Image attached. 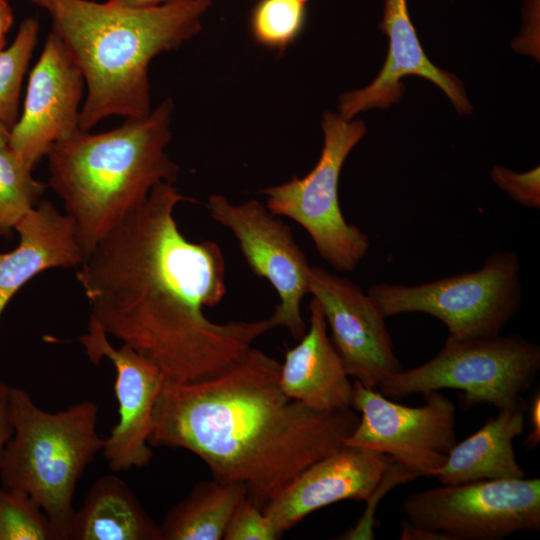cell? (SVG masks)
Returning a JSON list of instances; mask_svg holds the SVG:
<instances>
[{
	"label": "cell",
	"mask_w": 540,
	"mask_h": 540,
	"mask_svg": "<svg viewBox=\"0 0 540 540\" xmlns=\"http://www.w3.org/2000/svg\"><path fill=\"white\" fill-rule=\"evenodd\" d=\"M392 460L343 444L298 473L262 510L283 533L325 506L342 500L367 501Z\"/></svg>",
	"instance_id": "15"
},
{
	"label": "cell",
	"mask_w": 540,
	"mask_h": 540,
	"mask_svg": "<svg viewBox=\"0 0 540 540\" xmlns=\"http://www.w3.org/2000/svg\"><path fill=\"white\" fill-rule=\"evenodd\" d=\"M0 540H59L49 518L26 493L0 487Z\"/></svg>",
	"instance_id": "25"
},
{
	"label": "cell",
	"mask_w": 540,
	"mask_h": 540,
	"mask_svg": "<svg viewBox=\"0 0 540 540\" xmlns=\"http://www.w3.org/2000/svg\"><path fill=\"white\" fill-rule=\"evenodd\" d=\"M540 368V347L520 334L458 340L448 336L424 364L400 370L378 387L387 398L441 389L463 392L464 404H491L497 410L525 405L522 394Z\"/></svg>",
	"instance_id": "6"
},
{
	"label": "cell",
	"mask_w": 540,
	"mask_h": 540,
	"mask_svg": "<svg viewBox=\"0 0 540 540\" xmlns=\"http://www.w3.org/2000/svg\"><path fill=\"white\" fill-rule=\"evenodd\" d=\"M6 45V36L4 34H0V51L5 48Z\"/></svg>",
	"instance_id": "34"
},
{
	"label": "cell",
	"mask_w": 540,
	"mask_h": 540,
	"mask_svg": "<svg viewBox=\"0 0 540 540\" xmlns=\"http://www.w3.org/2000/svg\"><path fill=\"white\" fill-rule=\"evenodd\" d=\"M208 210L213 220L233 233L251 271L275 289L279 303L270 316L275 326L300 340L307 330L301 302L309 293L311 266L290 226L256 199L234 204L213 194Z\"/></svg>",
	"instance_id": "11"
},
{
	"label": "cell",
	"mask_w": 540,
	"mask_h": 540,
	"mask_svg": "<svg viewBox=\"0 0 540 540\" xmlns=\"http://www.w3.org/2000/svg\"><path fill=\"white\" fill-rule=\"evenodd\" d=\"M309 293L319 302L331 341L347 374L363 386L379 385L402 368L376 301L345 277L311 266Z\"/></svg>",
	"instance_id": "12"
},
{
	"label": "cell",
	"mask_w": 540,
	"mask_h": 540,
	"mask_svg": "<svg viewBox=\"0 0 540 540\" xmlns=\"http://www.w3.org/2000/svg\"><path fill=\"white\" fill-rule=\"evenodd\" d=\"M368 293L386 318L424 313L454 339L488 337L501 334L520 307V264L515 252L498 251L476 271L418 285L377 283Z\"/></svg>",
	"instance_id": "7"
},
{
	"label": "cell",
	"mask_w": 540,
	"mask_h": 540,
	"mask_svg": "<svg viewBox=\"0 0 540 540\" xmlns=\"http://www.w3.org/2000/svg\"><path fill=\"white\" fill-rule=\"evenodd\" d=\"M402 540H445L444 536L427 528L418 527L406 519L402 523V531L400 533Z\"/></svg>",
	"instance_id": "30"
},
{
	"label": "cell",
	"mask_w": 540,
	"mask_h": 540,
	"mask_svg": "<svg viewBox=\"0 0 540 540\" xmlns=\"http://www.w3.org/2000/svg\"><path fill=\"white\" fill-rule=\"evenodd\" d=\"M13 12L7 0H0V34L6 35L13 24Z\"/></svg>",
	"instance_id": "31"
},
{
	"label": "cell",
	"mask_w": 540,
	"mask_h": 540,
	"mask_svg": "<svg viewBox=\"0 0 540 540\" xmlns=\"http://www.w3.org/2000/svg\"><path fill=\"white\" fill-rule=\"evenodd\" d=\"M408 494L402 511L411 524L445 540H499L540 530V479L480 480Z\"/></svg>",
	"instance_id": "9"
},
{
	"label": "cell",
	"mask_w": 540,
	"mask_h": 540,
	"mask_svg": "<svg viewBox=\"0 0 540 540\" xmlns=\"http://www.w3.org/2000/svg\"><path fill=\"white\" fill-rule=\"evenodd\" d=\"M310 0H258L250 14L253 39L263 47L283 52L302 33Z\"/></svg>",
	"instance_id": "23"
},
{
	"label": "cell",
	"mask_w": 540,
	"mask_h": 540,
	"mask_svg": "<svg viewBox=\"0 0 540 540\" xmlns=\"http://www.w3.org/2000/svg\"><path fill=\"white\" fill-rule=\"evenodd\" d=\"M247 496L242 484L213 479L197 483L171 507L160 525L162 540H220L237 505Z\"/></svg>",
	"instance_id": "21"
},
{
	"label": "cell",
	"mask_w": 540,
	"mask_h": 540,
	"mask_svg": "<svg viewBox=\"0 0 540 540\" xmlns=\"http://www.w3.org/2000/svg\"><path fill=\"white\" fill-rule=\"evenodd\" d=\"M189 200L173 183L157 184L76 273L90 318L176 383L222 373L276 327L270 317L219 324L204 315L226 295L225 260L215 241L192 242L179 230L174 210Z\"/></svg>",
	"instance_id": "1"
},
{
	"label": "cell",
	"mask_w": 540,
	"mask_h": 540,
	"mask_svg": "<svg viewBox=\"0 0 540 540\" xmlns=\"http://www.w3.org/2000/svg\"><path fill=\"white\" fill-rule=\"evenodd\" d=\"M321 128L324 145L315 167L304 177L265 188L266 207L298 223L311 237L319 255L335 270L354 271L366 256L370 241L366 233L343 216L338 183L343 164L364 137L362 120H345L325 112Z\"/></svg>",
	"instance_id": "8"
},
{
	"label": "cell",
	"mask_w": 540,
	"mask_h": 540,
	"mask_svg": "<svg viewBox=\"0 0 540 540\" xmlns=\"http://www.w3.org/2000/svg\"><path fill=\"white\" fill-rule=\"evenodd\" d=\"M18 245L0 253V317L28 281L52 268L79 267L85 258L72 219L40 201L15 226Z\"/></svg>",
	"instance_id": "17"
},
{
	"label": "cell",
	"mask_w": 540,
	"mask_h": 540,
	"mask_svg": "<svg viewBox=\"0 0 540 540\" xmlns=\"http://www.w3.org/2000/svg\"><path fill=\"white\" fill-rule=\"evenodd\" d=\"M88 359L98 364L109 359L116 371L115 395L119 421L104 439L102 454L114 472L149 465L153 452L148 443L153 412L166 381L158 368L127 344L115 348L106 332L89 318L87 332L79 337Z\"/></svg>",
	"instance_id": "13"
},
{
	"label": "cell",
	"mask_w": 540,
	"mask_h": 540,
	"mask_svg": "<svg viewBox=\"0 0 540 540\" xmlns=\"http://www.w3.org/2000/svg\"><path fill=\"white\" fill-rule=\"evenodd\" d=\"M10 135L11 127L0 121V151L9 146Z\"/></svg>",
	"instance_id": "33"
},
{
	"label": "cell",
	"mask_w": 540,
	"mask_h": 540,
	"mask_svg": "<svg viewBox=\"0 0 540 540\" xmlns=\"http://www.w3.org/2000/svg\"><path fill=\"white\" fill-rule=\"evenodd\" d=\"M309 328L280 365L279 383L291 399L317 411L351 408L353 384L327 333L319 302L309 304Z\"/></svg>",
	"instance_id": "18"
},
{
	"label": "cell",
	"mask_w": 540,
	"mask_h": 540,
	"mask_svg": "<svg viewBox=\"0 0 540 540\" xmlns=\"http://www.w3.org/2000/svg\"><path fill=\"white\" fill-rule=\"evenodd\" d=\"M423 395L422 406H405L355 381L351 408L361 416L343 444L387 455L417 476H434L456 444V408L440 390Z\"/></svg>",
	"instance_id": "10"
},
{
	"label": "cell",
	"mask_w": 540,
	"mask_h": 540,
	"mask_svg": "<svg viewBox=\"0 0 540 540\" xmlns=\"http://www.w3.org/2000/svg\"><path fill=\"white\" fill-rule=\"evenodd\" d=\"M46 10L55 32L81 70L87 93L79 127L110 116L151 111L149 65L202 29L212 0H169L130 8L90 0H29Z\"/></svg>",
	"instance_id": "3"
},
{
	"label": "cell",
	"mask_w": 540,
	"mask_h": 540,
	"mask_svg": "<svg viewBox=\"0 0 540 540\" xmlns=\"http://www.w3.org/2000/svg\"><path fill=\"white\" fill-rule=\"evenodd\" d=\"M173 111L167 98L143 117L100 133L78 129L49 150V184L85 257L157 184L177 180L179 167L166 152Z\"/></svg>",
	"instance_id": "4"
},
{
	"label": "cell",
	"mask_w": 540,
	"mask_h": 540,
	"mask_svg": "<svg viewBox=\"0 0 540 540\" xmlns=\"http://www.w3.org/2000/svg\"><path fill=\"white\" fill-rule=\"evenodd\" d=\"M31 172L9 146L0 151V236L9 237L46 190Z\"/></svg>",
	"instance_id": "22"
},
{
	"label": "cell",
	"mask_w": 540,
	"mask_h": 540,
	"mask_svg": "<svg viewBox=\"0 0 540 540\" xmlns=\"http://www.w3.org/2000/svg\"><path fill=\"white\" fill-rule=\"evenodd\" d=\"M530 432L525 439V447L532 449L540 442V393L537 390L527 405Z\"/></svg>",
	"instance_id": "29"
},
{
	"label": "cell",
	"mask_w": 540,
	"mask_h": 540,
	"mask_svg": "<svg viewBox=\"0 0 540 540\" xmlns=\"http://www.w3.org/2000/svg\"><path fill=\"white\" fill-rule=\"evenodd\" d=\"M494 182L516 202L525 207L540 208L539 167L525 173H516L502 166L492 170Z\"/></svg>",
	"instance_id": "27"
},
{
	"label": "cell",
	"mask_w": 540,
	"mask_h": 540,
	"mask_svg": "<svg viewBox=\"0 0 540 540\" xmlns=\"http://www.w3.org/2000/svg\"><path fill=\"white\" fill-rule=\"evenodd\" d=\"M282 534L264 511L246 496L235 508L223 539L277 540Z\"/></svg>",
	"instance_id": "26"
},
{
	"label": "cell",
	"mask_w": 540,
	"mask_h": 540,
	"mask_svg": "<svg viewBox=\"0 0 540 540\" xmlns=\"http://www.w3.org/2000/svg\"><path fill=\"white\" fill-rule=\"evenodd\" d=\"M167 1L169 0H107L112 5L130 8L150 7Z\"/></svg>",
	"instance_id": "32"
},
{
	"label": "cell",
	"mask_w": 540,
	"mask_h": 540,
	"mask_svg": "<svg viewBox=\"0 0 540 540\" xmlns=\"http://www.w3.org/2000/svg\"><path fill=\"white\" fill-rule=\"evenodd\" d=\"M38 33L37 19L26 18L12 44L0 51V121L11 128L17 122L21 85Z\"/></svg>",
	"instance_id": "24"
},
{
	"label": "cell",
	"mask_w": 540,
	"mask_h": 540,
	"mask_svg": "<svg viewBox=\"0 0 540 540\" xmlns=\"http://www.w3.org/2000/svg\"><path fill=\"white\" fill-rule=\"evenodd\" d=\"M71 540H162L157 525L119 477L98 478L75 514Z\"/></svg>",
	"instance_id": "20"
},
{
	"label": "cell",
	"mask_w": 540,
	"mask_h": 540,
	"mask_svg": "<svg viewBox=\"0 0 540 540\" xmlns=\"http://www.w3.org/2000/svg\"><path fill=\"white\" fill-rule=\"evenodd\" d=\"M527 404L498 410L476 432L453 446L434 474L441 484L525 477L513 442L525 430Z\"/></svg>",
	"instance_id": "19"
},
{
	"label": "cell",
	"mask_w": 540,
	"mask_h": 540,
	"mask_svg": "<svg viewBox=\"0 0 540 540\" xmlns=\"http://www.w3.org/2000/svg\"><path fill=\"white\" fill-rule=\"evenodd\" d=\"M9 387L0 382V463L5 445L13 433L9 416Z\"/></svg>",
	"instance_id": "28"
},
{
	"label": "cell",
	"mask_w": 540,
	"mask_h": 540,
	"mask_svg": "<svg viewBox=\"0 0 540 540\" xmlns=\"http://www.w3.org/2000/svg\"><path fill=\"white\" fill-rule=\"evenodd\" d=\"M389 38L386 61L378 76L366 87L343 93L339 100L340 116L352 120L360 112L388 108L405 92L402 78L416 75L437 85L460 114H470L463 83L453 74L433 65L426 57L411 22L407 0H384L379 25Z\"/></svg>",
	"instance_id": "16"
},
{
	"label": "cell",
	"mask_w": 540,
	"mask_h": 540,
	"mask_svg": "<svg viewBox=\"0 0 540 540\" xmlns=\"http://www.w3.org/2000/svg\"><path fill=\"white\" fill-rule=\"evenodd\" d=\"M84 77L60 37L48 34L33 67L22 114L11 128L9 147L30 168L79 127Z\"/></svg>",
	"instance_id": "14"
},
{
	"label": "cell",
	"mask_w": 540,
	"mask_h": 540,
	"mask_svg": "<svg viewBox=\"0 0 540 540\" xmlns=\"http://www.w3.org/2000/svg\"><path fill=\"white\" fill-rule=\"evenodd\" d=\"M98 406L82 400L47 412L30 394L9 387L13 433L5 445L0 479L5 487L26 493L49 518L59 540L69 539L76 485L104 439L97 433Z\"/></svg>",
	"instance_id": "5"
},
{
	"label": "cell",
	"mask_w": 540,
	"mask_h": 540,
	"mask_svg": "<svg viewBox=\"0 0 540 540\" xmlns=\"http://www.w3.org/2000/svg\"><path fill=\"white\" fill-rule=\"evenodd\" d=\"M280 365L251 347L214 377L165 381L149 445L192 452L213 479L242 484L263 509L298 473L340 448L359 422L352 408L317 411L289 398Z\"/></svg>",
	"instance_id": "2"
}]
</instances>
